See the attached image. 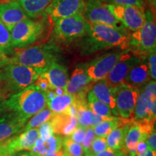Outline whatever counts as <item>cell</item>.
<instances>
[{
  "label": "cell",
  "mask_w": 156,
  "mask_h": 156,
  "mask_svg": "<svg viewBox=\"0 0 156 156\" xmlns=\"http://www.w3.org/2000/svg\"><path fill=\"white\" fill-rule=\"evenodd\" d=\"M87 75L85 64L77 65L67 82L66 90L68 94L76 98H86V95L94 85Z\"/></svg>",
  "instance_id": "cell-15"
},
{
  "label": "cell",
  "mask_w": 156,
  "mask_h": 156,
  "mask_svg": "<svg viewBox=\"0 0 156 156\" xmlns=\"http://www.w3.org/2000/svg\"><path fill=\"white\" fill-rule=\"evenodd\" d=\"M85 156H95V155L90 153H85Z\"/></svg>",
  "instance_id": "cell-48"
},
{
  "label": "cell",
  "mask_w": 156,
  "mask_h": 156,
  "mask_svg": "<svg viewBox=\"0 0 156 156\" xmlns=\"http://www.w3.org/2000/svg\"><path fill=\"white\" fill-rule=\"evenodd\" d=\"M151 80L147 61L142 59L130 69L124 80V83L140 90Z\"/></svg>",
  "instance_id": "cell-19"
},
{
  "label": "cell",
  "mask_w": 156,
  "mask_h": 156,
  "mask_svg": "<svg viewBox=\"0 0 156 156\" xmlns=\"http://www.w3.org/2000/svg\"><path fill=\"white\" fill-rule=\"evenodd\" d=\"M54 133L69 136L77 127V117L69 116L67 113L54 114L49 120Z\"/></svg>",
  "instance_id": "cell-20"
},
{
  "label": "cell",
  "mask_w": 156,
  "mask_h": 156,
  "mask_svg": "<svg viewBox=\"0 0 156 156\" xmlns=\"http://www.w3.org/2000/svg\"><path fill=\"white\" fill-rule=\"evenodd\" d=\"M64 152H65V154H66V156H72V155H69V154H68L67 152H66L65 151H64Z\"/></svg>",
  "instance_id": "cell-51"
},
{
  "label": "cell",
  "mask_w": 156,
  "mask_h": 156,
  "mask_svg": "<svg viewBox=\"0 0 156 156\" xmlns=\"http://www.w3.org/2000/svg\"><path fill=\"white\" fill-rule=\"evenodd\" d=\"M153 9L145 10V19L139 30L130 34L129 47L141 58H145L156 48V23Z\"/></svg>",
  "instance_id": "cell-5"
},
{
  "label": "cell",
  "mask_w": 156,
  "mask_h": 156,
  "mask_svg": "<svg viewBox=\"0 0 156 156\" xmlns=\"http://www.w3.org/2000/svg\"><path fill=\"white\" fill-rule=\"evenodd\" d=\"M141 156H156V151H153V150L150 149V148L148 147L147 151L145 152V154Z\"/></svg>",
  "instance_id": "cell-43"
},
{
  "label": "cell",
  "mask_w": 156,
  "mask_h": 156,
  "mask_svg": "<svg viewBox=\"0 0 156 156\" xmlns=\"http://www.w3.org/2000/svg\"><path fill=\"white\" fill-rule=\"evenodd\" d=\"M2 67V65H1V62H0V68Z\"/></svg>",
  "instance_id": "cell-54"
},
{
  "label": "cell",
  "mask_w": 156,
  "mask_h": 156,
  "mask_svg": "<svg viewBox=\"0 0 156 156\" xmlns=\"http://www.w3.org/2000/svg\"><path fill=\"white\" fill-rule=\"evenodd\" d=\"M127 153L124 148L120 150L112 149V148H106V150L98 153L95 156H126Z\"/></svg>",
  "instance_id": "cell-39"
},
{
  "label": "cell",
  "mask_w": 156,
  "mask_h": 156,
  "mask_svg": "<svg viewBox=\"0 0 156 156\" xmlns=\"http://www.w3.org/2000/svg\"><path fill=\"white\" fill-rule=\"evenodd\" d=\"M58 53V48L52 44L27 46L16 48L10 56L5 55L0 62L2 67L7 64H18L45 70L56 62Z\"/></svg>",
  "instance_id": "cell-2"
},
{
  "label": "cell",
  "mask_w": 156,
  "mask_h": 156,
  "mask_svg": "<svg viewBox=\"0 0 156 156\" xmlns=\"http://www.w3.org/2000/svg\"><path fill=\"white\" fill-rule=\"evenodd\" d=\"M156 83L151 80L140 90L134 108L132 122L140 123L155 120Z\"/></svg>",
  "instance_id": "cell-8"
},
{
  "label": "cell",
  "mask_w": 156,
  "mask_h": 156,
  "mask_svg": "<svg viewBox=\"0 0 156 156\" xmlns=\"http://www.w3.org/2000/svg\"><path fill=\"white\" fill-rule=\"evenodd\" d=\"M145 1L147 2L148 4L151 6V8L155 9V5H156V0H145Z\"/></svg>",
  "instance_id": "cell-45"
},
{
  "label": "cell",
  "mask_w": 156,
  "mask_h": 156,
  "mask_svg": "<svg viewBox=\"0 0 156 156\" xmlns=\"http://www.w3.org/2000/svg\"><path fill=\"white\" fill-rule=\"evenodd\" d=\"M87 103L89 108L90 109L94 114L102 116H114L113 113L111 110L110 107L106 103L97 98L93 95L92 91L90 90L87 93Z\"/></svg>",
  "instance_id": "cell-28"
},
{
  "label": "cell",
  "mask_w": 156,
  "mask_h": 156,
  "mask_svg": "<svg viewBox=\"0 0 156 156\" xmlns=\"http://www.w3.org/2000/svg\"><path fill=\"white\" fill-rule=\"evenodd\" d=\"M43 73L49 82L51 89L65 88L69 80L67 70L62 64L54 62L45 69Z\"/></svg>",
  "instance_id": "cell-22"
},
{
  "label": "cell",
  "mask_w": 156,
  "mask_h": 156,
  "mask_svg": "<svg viewBox=\"0 0 156 156\" xmlns=\"http://www.w3.org/2000/svg\"><path fill=\"white\" fill-rule=\"evenodd\" d=\"M44 70L18 64H7L0 69V98L7 99L34 85Z\"/></svg>",
  "instance_id": "cell-3"
},
{
  "label": "cell",
  "mask_w": 156,
  "mask_h": 156,
  "mask_svg": "<svg viewBox=\"0 0 156 156\" xmlns=\"http://www.w3.org/2000/svg\"><path fill=\"white\" fill-rule=\"evenodd\" d=\"M148 56L147 64L150 70V75L152 80H155L156 79V52L155 51L151 52Z\"/></svg>",
  "instance_id": "cell-36"
},
{
  "label": "cell",
  "mask_w": 156,
  "mask_h": 156,
  "mask_svg": "<svg viewBox=\"0 0 156 156\" xmlns=\"http://www.w3.org/2000/svg\"><path fill=\"white\" fill-rule=\"evenodd\" d=\"M126 49L108 52L85 64L87 75L93 82L103 80Z\"/></svg>",
  "instance_id": "cell-10"
},
{
  "label": "cell",
  "mask_w": 156,
  "mask_h": 156,
  "mask_svg": "<svg viewBox=\"0 0 156 156\" xmlns=\"http://www.w3.org/2000/svg\"><path fill=\"white\" fill-rule=\"evenodd\" d=\"M53 114L54 113L48 108L43 109L42 111L37 113L36 114L31 117V119L28 121V123L25 124L22 132L26 131V130L30 129L38 128L44 123L49 121Z\"/></svg>",
  "instance_id": "cell-29"
},
{
  "label": "cell",
  "mask_w": 156,
  "mask_h": 156,
  "mask_svg": "<svg viewBox=\"0 0 156 156\" xmlns=\"http://www.w3.org/2000/svg\"><path fill=\"white\" fill-rule=\"evenodd\" d=\"M148 146L146 143L145 140L143 137L137 142L135 150V155L136 156H141L144 155L146 151H147Z\"/></svg>",
  "instance_id": "cell-40"
},
{
  "label": "cell",
  "mask_w": 156,
  "mask_h": 156,
  "mask_svg": "<svg viewBox=\"0 0 156 156\" xmlns=\"http://www.w3.org/2000/svg\"><path fill=\"white\" fill-rule=\"evenodd\" d=\"M20 156H41L38 154L35 153L32 151H26V152H23V153H19Z\"/></svg>",
  "instance_id": "cell-42"
},
{
  "label": "cell",
  "mask_w": 156,
  "mask_h": 156,
  "mask_svg": "<svg viewBox=\"0 0 156 156\" xmlns=\"http://www.w3.org/2000/svg\"><path fill=\"white\" fill-rule=\"evenodd\" d=\"M130 34L126 28H114L108 25L90 23L87 34L83 37L80 47L83 55H89L98 51L129 47Z\"/></svg>",
  "instance_id": "cell-1"
},
{
  "label": "cell",
  "mask_w": 156,
  "mask_h": 156,
  "mask_svg": "<svg viewBox=\"0 0 156 156\" xmlns=\"http://www.w3.org/2000/svg\"><path fill=\"white\" fill-rule=\"evenodd\" d=\"M110 4L122 6H135V7L145 8V0H109Z\"/></svg>",
  "instance_id": "cell-35"
},
{
  "label": "cell",
  "mask_w": 156,
  "mask_h": 156,
  "mask_svg": "<svg viewBox=\"0 0 156 156\" xmlns=\"http://www.w3.org/2000/svg\"><path fill=\"white\" fill-rule=\"evenodd\" d=\"M34 85H36L39 89L41 90L42 91H44L45 93L47 92L48 90L51 89L49 82H48V79L43 73L38 76V78H37Z\"/></svg>",
  "instance_id": "cell-37"
},
{
  "label": "cell",
  "mask_w": 156,
  "mask_h": 156,
  "mask_svg": "<svg viewBox=\"0 0 156 156\" xmlns=\"http://www.w3.org/2000/svg\"><path fill=\"white\" fill-rule=\"evenodd\" d=\"M29 18H37L44 14L54 0H15Z\"/></svg>",
  "instance_id": "cell-24"
},
{
  "label": "cell",
  "mask_w": 156,
  "mask_h": 156,
  "mask_svg": "<svg viewBox=\"0 0 156 156\" xmlns=\"http://www.w3.org/2000/svg\"><path fill=\"white\" fill-rule=\"evenodd\" d=\"M86 1H91V0H85V2H86Z\"/></svg>",
  "instance_id": "cell-53"
},
{
  "label": "cell",
  "mask_w": 156,
  "mask_h": 156,
  "mask_svg": "<svg viewBox=\"0 0 156 156\" xmlns=\"http://www.w3.org/2000/svg\"><path fill=\"white\" fill-rule=\"evenodd\" d=\"M38 128V138H40L42 140L48 139L51 136H52L54 134L49 121L44 123Z\"/></svg>",
  "instance_id": "cell-34"
},
{
  "label": "cell",
  "mask_w": 156,
  "mask_h": 156,
  "mask_svg": "<svg viewBox=\"0 0 156 156\" xmlns=\"http://www.w3.org/2000/svg\"><path fill=\"white\" fill-rule=\"evenodd\" d=\"M4 57H5V56H1V55H0V62H1L2 60L3 59Z\"/></svg>",
  "instance_id": "cell-49"
},
{
  "label": "cell",
  "mask_w": 156,
  "mask_h": 156,
  "mask_svg": "<svg viewBox=\"0 0 156 156\" xmlns=\"http://www.w3.org/2000/svg\"><path fill=\"white\" fill-rule=\"evenodd\" d=\"M75 97L68 93L62 95H55L46 101V108L54 114L64 112L70 105L75 102Z\"/></svg>",
  "instance_id": "cell-27"
},
{
  "label": "cell",
  "mask_w": 156,
  "mask_h": 156,
  "mask_svg": "<svg viewBox=\"0 0 156 156\" xmlns=\"http://www.w3.org/2000/svg\"><path fill=\"white\" fill-rule=\"evenodd\" d=\"M145 142L147 143L148 147L150 149L155 151L156 150V132L155 129H154L151 133H150L146 136Z\"/></svg>",
  "instance_id": "cell-41"
},
{
  "label": "cell",
  "mask_w": 156,
  "mask_h": 156,
  "mask_svg": "<svg viewBox=\"0 0 156 156\" xmlns=\"http://www.w3.org/2000/svg\"><path fill=\"white\" fill-rule=\"evenodd\" d=\"M83 14L90 23L103 24L114 28L124 27L113 15L108 7V4L100 0L85 2V9Z\"/></svg>",
  "instance_id": "cell-9"
},
{
  "label": "cell",
  "mask_w": 156,
  "mask_h": 156,
  "mask_svg": "<svg viewBox=\"0 0 156 156\" xmlns=\"http://www.w3.org/2000/svg\"><path fill=\"white\" fill-rule=\"evenodd\" d=\"M63 146L64 150L69 155L72 156H83L84 151L81 144L74 142L69 137L64 138Z\"/></svg>",
  "instance_id": "cell-31"
},
{
  "label": "cell",
  "mask_w": 156,
  "mask_h": 156,
  "mask_svg": "<svg viewBox=\"0 0 156 156\" xmlns=\"http://www.w3.org/2000/svg\"><path fill=\"white\" fill-rule=\"evenodd\" d=\"M4 108L16 113L28 121L37 113L46 108V93L36 85H30L10 95L3 102Z\"/></svg>",
  "instance_id": "cell-4"
},
{
  "label": "cell",
  "mask_w": 156,
  "mask_h": 156,
  "mask_svg": "<svg viewBox=\"0 0 156 156\" xmlns=\"http://www.w3.org/2000/svg\"><path fill=\"white\" fill-rule=\"evenodd\" d=\"M142 138V134L139 126L135 123L132 122L126 132L124 139V147L128 156H136L135 150L137 142Z\"/></svg>",
  "instance_id": "cell-26"
},
{
  "label": "cell",
  "mask_w": 156,
  "mask_h": 156,
  "mask_svg": "<svg viewBox=\"0 0 156 156\" xmlns=\"http://www.w3.org/2000/svg\"><path fill=\"white\" fill-rule=\"evenodd\" d=\"M63 140L64 138L58 134H53L46 140H42L38 138L30 151L38 154L41 156L54 153L62 149V147L63 146Z\"/></svg>",
  "instance_id": "cell-23"
},
{
  "label": "cell",
  "mask_w": 156,
  "mask_h": 156,
  "mask_svg": "<svg viewBox=\"0 0 156 156\" xmlns=\"http://www.w3.org/2000/svg\"><path fill=\"white\" fill-rule=\"evenodd\" d=\"M131 123L132 122L123 124L112 130V132L106 138L108 147L117 150L124 148V139H125L126 132Z\"/></svg>",
  "instance_id": "cell-25"
},
{
  "label": "cell",
  "mask_w": 156,
  "mask_h": 156,
  "mask_svg": "<svg viewBox=\"0 0 156 156\" xmlns=\"http://www.w3.org/2000/svg\"><path fill=\"white\" fill-rule=\"evenodd\" d=\"M114 89L119 116L125 119H132L140 90L124 83L114 87Z\"/></svg>",
  "instance_id": "cell-13"
},
{
  "label": "cell",
  "mask_w": 156,
  "mask_h": 156,
  "mask_svg": "<svg viewBox=\"0 0 156 156\" xmlns=\"http://www.w3.org/2000/svg\"><path fill=\"white\" fill-rule=\"evenodd\" d=\"M144 58H141L132 51L126 49L103 80L110 87H117L124 83L130 69Z\"/></svg>",
  "instance_id": "cell-12"
},
{
  "label": "cell",
  "mask_w": 156,
  "mask_h": 156,
  "mask_svg": "<svg viewBox=\"0 0 156 156\" xmlns=\"http://www.w3.org/2000/svg\"><path fill=\"white\" fill-rule=\"evenodd\" d=\"M1 143H2V142H0V146H1Z\"/></svg>",
  "instance_id": "cell-55"
},
{
  "label": "cell",
  "mask_w": 156,
  "mask_h": 156,
  "mask_svg": "<svg viewBox=\"0 0 156 156\" xmlns=\"http://www.w3.org/2000/svg\"><path fill=\"white\" fill-rule=\"evenodd\" d=\"M38 129H30L22 132L18 135L2 142L0 154L16 153L21 151H30L38 139Z\"/></svg>",
  "instance_id": "cell-14"
},
{
  "label": "cell",
  "mask_w": 156,
  "mask_h": 156,
  "mask_svg": "<svg viewBox=\"0 0 156 156\" xmlns=\"http://www.w3.org/2000/svg\"><path fill=\"white\" fill-rule=\"evenodd\" d=\"M90 90L98 100L110 107L114 116L118 117L119 113L116 108L114 87L109 86L104 80H100L95 82Z\"/></svg>",
  "instance_id": "cell-21"
},
{
  "label": "cell",
  "mask_w": 156,
  "mask_h": 156,
  "mask_svg": "<svg viewBox=\"0 0 156 156\" xmlns=\"http://www.w3.org/2000/svg\"><path fill=\"white\" fill-rule=\"evenodd\" d=\"M95 138V134L93 130V126H89L86 128V131H85V136L84 139L82 142V147H83V151L85 153H88L90 151V148L91 147L93 140Z\"/></svg>",
  "instance_id": "cell-33"
},
{
  "label": "cell",
  "mask_w": 156,
  "mask_h": 156,
  "mask_svg": "<svg viewBox=\"0 0 156 156\" xmlns=\"http://www.w3.org/2000/svg\"><path fill=\"white\" fill-rule=\"evenodd\" d=\"M44 156H63V151L60 150V151H56L54 152V153L48 154V155H46Z\"/></svg>",
  "instance_id": "cell-44"
},
{
  "label": "cell",
  "mask_w": 156,
  "mask_h": 156,
  "mask_svg": "<svg viewBox=\"0 0 156 156\" xmlns=\"http://www.w3.org/2000/svg\"><path fill=\"white\" fill-rule=\"evenodd\" d=\"M27 18L28 16L15 0L0 4V21L10 32L17 23Z\"/></svg>",
  "instance_id": "cell-17"
},
{
  "label": "cell",
  "mask_w": 156,
  "mask_h": 156,
  "mask_svg": "<svg viewBox=\"0 0 156 156\" xmlns=\"http://www.w3.org/2000/svg\"><path fill=\"white\" fill-rule=\"evenodd\" d=\"M0 156H20L18 153H5L0 154Z\"/></svg>",
  "instance_id": "cell-46"
},
{
  "label": "cell",
  "mask_w": 156,
  "mask_h": 156,
  "mask_svg": "<svg viewBox=\"0 0 156 156\" xmlns=\"http://www.w3.org/2000/svg\"><path fill=\"white\" fill-rule=\"evenodd\" d=\"M101 2H108L109 0H100Z\"/></svg>",
  "instance_id": "cell-50"
},
{
  "label": "cell",
  "mask_w": 156,
  "mask_h": 156,
  "mask_svg": "<svg viewBox=\"0 0 156 156\" xmlns=\"http://www.w3.org/2000/svg\"><path fill=\"white\" fill-rule=\"evenodd\" d=\"M63 156H66V154H65V152L63 151Z\"/></svg>",
  "instance_id": "cell-52"
},
{
  "label": "cell",
  "mask_w": 156,
  "mask_h": 156,
  "mask_svg": "<svg viewBox=\"0 0 156 156\" xmlns=\"http://www.w3.org/2000/svg\"><path fill=\"white\" fill-rule=\"evenodd\" d=\"M11 48V34L7 27L0 21V55L5 56Z\"/></svg>",
  "instance_id": "cell-30"
},
{
  "label": "cell",
  "mask_w": 156,
  "mask_h": 156,
  "mask_svg": "<svg viewBox=\"0 0 156 156\" xmlns=\"http://www.w3.org/2000/svg\"><path fill=\"white\" fill-rule=\"evenodd\" d=\"M27 122L15 112H11L0 118V142L12 137L19 132H22Z\"/></svg>",
  "instance_id": "cell-18"
},
{
  "label": "cell",
  "mask_w": 156,
  "mask_h": 156,
  "mask_svg": "<svg viewBox=\"0 0 156 156\" xmlns=\"http://www.w3.org/2000/svg\"><path fill=\"white\" fill-rule=\"evenodd\" d=\"M44 20H34L27 18L17 23L12 29L11 48H24L38 41L44 34Z\"/></svg>",
  "instance_id": "cell-6"
},
{
  "label": "cell",
  "mask_w": 156,
  "mask_h": 156,
  "mask_svg": "<svg viewBox=\"0 0 156 156\" xmlns=\"http://www.w3.org/2000/svg\"><path fill=\"white\" fill-rule=\"evenodd\" d=\"M108 7L117 20L129 30L134 32L139 30L145 22V8L113 4H108Z\"/></svg>",
  "instance_id": "cell-11"
},
{
  "label": "cell",
  "mask_w": 156,
  "mask_h": 156,
  "mask_svg": "<svg viewBox=\"0 0 156 156\" xmlns=\"http://www.w3.org/2000/svg\"><path fill=\"white\" fill-rule=\"evenodd\" d=\"M90 23L82 12L54 21V34L58 41L69 43L83 38L87 34Z\"/></svg>",
  "instance_id": "cell-7"
},
{
  "label": "cell",
  "mask_w": 156,
  "mask_h": 156,
  "mask_svg": "<svg viewBox=\"0 0 156 156\" xmlns=\"http://www.w3.org/2000/svg\"><path fill=\"white\" fill-rule=\"evenodd\" d=\"M106 148H108V145H107L106 143V137L98 136V137H95V140H93L88 153H90L95 155L98 153L106 150Z\"/></svg>",
  "instance_id": "cell-32"
},
{
  "label": "cell",
  "mask_w": 156,
  "mask_h": 156,
  "mask_svg": "<svg viewBox=\"0 0 156 156\" xmlns=\"http://www.w3.org/2000/svg\"><path fill=\"white\" fill-rule=\"evenodd\" d=\"M85 4V0H54L44 14L54 22L58 19L72 16L77 13H83Z\"/></svg>",
  "instance_id": "cell-16"
},
{
  "label": "cell",
  "mask_w": 156,
  "mask_h": 156,
  "mask_svg": "<svg viewBox=\"0 0 156 156\" xmlns=\"http://www.w3.org/2000/svg\"><path fill=\"white\" fill-rule=\"evenodd\" d=\"M4 109V105H3V102H2V99L0 98V113H1L2 111Z\"/></svg>",
  "instance_id": "cell-47"
},
{
  "label": "cell",
  "mask_w": 156,
  "mask_h": 156,
  "mask_svg": "<svg viewBox=\"0 0 156 156\" xmlns=\"http://www.w3.org/2000/svg\"><path fill=\"white\" fill-rule=\"evenodd\" d=\"M85 131H86V128L77 126V127L69 135V138L72 140H73L74 142L81 144L84 139V136H85Z\"/></svg>",
  "instance_id": "cell-38"
}]
</instances>
